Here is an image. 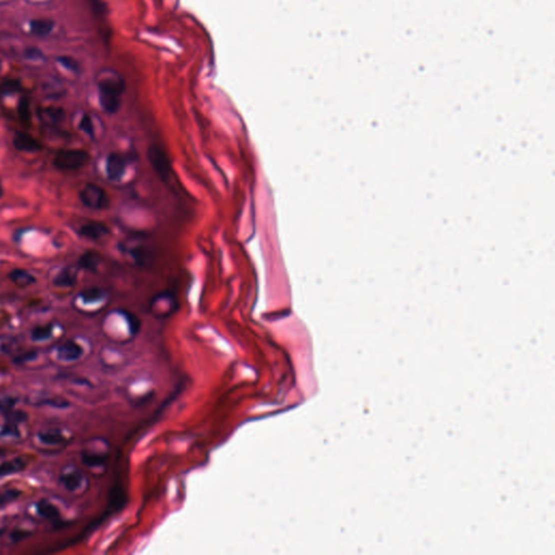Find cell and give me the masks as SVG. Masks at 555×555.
Wrapping results in <instances>:
<instances>
[{
	"label": "cell",
	"mask_w": 555,
	"mask_h": 555,
	"mask_svg": "<svg viewBox=\"0 0 555 555\" xmlns=\"http://www.w3.org/2000/svg\"><path fill=\"white\" fill-rule=\"evenodd\" d=\"M127 167L126 157L117 152H112L106 157L105 171L106 176L112 181H118L125 175Z\"/></svg>",
	"instance_id": "obj_5"
},
{
	"label": "cell",
	"mask_w": 555,
	"mask_h": 555,
	"mask_svg": "<svg viewBox=\"0 0 555 555\" xmlns=\"http://www.w3.org/2000/svg\"><path fill=\"white\" fill-rule=\"evenodd\" d=\"M82 480H84V476L79 471L76 470L65 472L64 474L60 476V483L68 491L77 490L80 487Z\"/></svg>",
	"instance_id": "obj_16"
},
{
	"label": "cell",
	"mask_w": 555,
	"mask_h": 555,
	"mask_svg": "<svg viewBox=\"0 0 555 555\" xmlns=\"http://www.w3.org/2000/svg\"><path fill=\"white\" fill-rule=\"evenodd\" d=\"M36 406H50L53 408H59V409H64L68 406H71L69 401L65 398L59 397V396H52V397H42L38 399V403H35Z\"/></svg>",
	"instance_id": "obj_22"
},
{
	"label": "cell",
	"mask_w": 555,
	"mask_h": 555,
	"mask_svg": "<svg viewBox=\"0 0 555 555\" xmlns=\"http://www.w3.org/2000/svg\"><path fill=\"white\" fill-rule=\"evenodd\" d=\"M22 494V490L17 488H9L0 491V509L5 508L12 502L16 501L18 498H21Z\"/></svg>",
	"instance_id": "obj_21"
},
{
	"label": "cell",
	"mask_w": 555,
	"mask_h": 555,
	"mask_svg": "<svg viewBox=\"0 0 555 555\" xmlns=\"http://www.w3.org/2000/svg\"><path fill=\"white\" fill-rule=\"evenodd\" d=\"M79 200L82 205L91 209H105L110 206V197L103 188L95 183H87L79 191Z\"/></svg>",
	"instance_id": "obj_3"
},
{
	"label": "cell",
	"mask_w": 555,
	"mask_h": 555,
	"mask_svg": "<svg viewBox=\"0 0 555 555\" xmlns=\"http://www.w3.org/2000/svg\"><path fill=\"white\" fill-rule=\"evenodd\" d=\"M148 159L159 179L163 181L169 180L171 175V165L165 151L158 145L152 144L148 149Z\"/></svg>",
	"instance_id": "obj_4"
},
{
	"label": "cell",
	"mask_w": 555,
	"mask_h": 555,
	"mask_svg": "<svg viewBox=\"0 0 555 555\" xmlns=\"http://www.w3.org/2000/svg\"><path fill=\"white\" fill-rule=\"evenodd\" d=\"M77 271L74 267H65L53 279V285L58 288H73L77 283Z\"/></svg>",
	"instance_id": "obj_11"
},
{
	"label": "cell",
	"mask_w": 555,
	"mask_h": 555,
	"mask_svg": "<svg viewBox=\"0 0 555 555\" xmlns=\"http://www.w3.org/2000/svg\"><path fill=\"white\" fill-rule=\"evenodd\" d=\"M81 461L88 468H103L107 462V455L92 450H84L81 452Z\"/></svg>",
	"instance_id": "obj_15"
},
{
	"label": "cell",
	"mask_w": 555,
	"mask_h": 555,
	"mask_svg": "<svg viewBox=\"0 0 555 555\" xmlns=\"http://www.w3.org/2000/svg\"><path fill=\"white\" fill-rule=\"evenodd\" d=\"M37 356V352H34V350H30V352H26L24 354L21 355H17L14 357L13 362L15 365H24V363H26L30 360H33L36 358Z\"/></svg>",
	"instance_id": "obj_31"
},
{
	"label": "cell",
	"mask_w": 555,
	"mask_h": 555,
	"mask_svg": "<svg viewBox=\"0 0 555 555\" xmlns=\"http://www.w3.org/2000/svg\"><path fill=\"white\" fill-rule=\"evenodd\" d=\"M78 128L82 132H85L87 136L93 138V136H94V126H93L91 117L89 116L88 114H84L82 117L80 118L79 124H78Z\"/></svg>",
	"instance_id": "obj_28"
},
{
	"label": "cell",
	"mask_w": 555,
	"mask_h": 555,
	"mask_svg": "<svg viewBox=\"0 0 555 555\" xmlns=\"http://www.w3.org/2000/svg\"><path fill=\"white\" fill-rule=\"evenodd\" d=\"M22 86L20 80L7 79L0 84V95H9L21 91Z\"/></svg>",
	"instance_id": "obj_24"
},
{
	"label": "cell",
	"mask_w": 555,
	"mask_h": 555,
	"mask_svg": "<svg viewBox=\"0 0 555 555\" xmlns=\"http://www.w3.org/2000/svg\"><path fill=\"white\" fill-rule=\"evenodd\" d=\"M36 510L37 513L39 514L42 519H46L51 522H56L60 520L61 512L59 508L56 507L53 502H51L48 499H40L36 503Z\"/></svg>",
	"instance_id": "obj_10"
},
{
	"label": "cell",
	"mask_w": 555,
	"mask_h": 555,
	"mask_svg": "<svg viewBox=\"0 0 555 555\" xmlns=\"http://www.w3.org/2000/svg\"><path fill=\"white\" fill-rule=\"evenodd\" d=\"M2 195H3V186H2L1 179H0V199H1Z\"/></svg>",
	"instance_id": "obj_34"
},
{
	"label": "cell",
	"mask_w": 555,
	"mask_h": 555,
	"mask_svg": "<svg viewBox=\"0 0 555 555\" xmlns=\"http://www.w3.org/2000/svg\"><path fill=\"white\" fill-rule=\"evenodd\" d=\"M79 297L84 303L87 304L95 303V302H99L100 299L103 297V291L99 288H95V286H92V288L82 290L79 293Z\"/></svg>",
	"instance_id": "obj_23"
},
{
	"label": "cell",
	"mask_w": 555,
	"mask_h": 555,
	"mask_svg": "<svg viewBox=\"0 0 555 555\" xmlns=\"http://www.w3.org/2000/svg\"><path fill=\"white\" fill-rule=\"evenodd\" d=\"M53 28H54V21L51 20V18H46V17L33 18V20L29 22V29L31 31V34H34L35 36H39V37L48 36L51 31L53 30Z\"/></svg>",
	"instance_id": "obj_13"
},
{
	"label": "cell",
	"mask_w": 555,
	"mask_h": 555,
	"mask_svg": "<svg viewBox=\"0 0 555 555\" xmlns=\"http://www.w3.org/2000/svg\"><path fill=\"white\" fill-rule=\"evenodd\" d=\"M53 332V325L52 324H44V325H38L31 330L30 337L31 340L35 342H42L50 339Z\"/></svg>",
	"instance_id": "obj_19"
},
{
	"label": "cell",
	"mask_w": 555,
	"mask_h": 555,
	"mask_svg": "<svg viewBox=\"0 0 555 555\" xmlns=\"http://www.w3.org/2000/svg\"><path fill=\"white\" fill-rule=\"evenodd\" d=\"M90 154L86 150H61L55 154L52 164L59 170H77L88 164Z\"/></svg>",
	"instance_id": "obj_2"
},
{
	"label": "cell",
	"mask_w": 555,
	"mask_h": 555,
	"mask_svg": "<svg viewBox=\"0 0 555 555\" xmlns=\"http://www.w3.org/2000/svg\"><path fill=\"white\" fill-rule=\"evenodd\" d=\"M17 115L21 122L28 126L31 120V113H30V105L29 100L27 97H22L17 103Z\"/></svg>",
	"instance_id": "obj_20"
},
{
	"label": "cell",
	"mask_w": 555,
	"mask_h": 555,
	"mask_svg": "<svg viewBox=\"0 0 555 555\" xmlns=\"http://www.w3.org/2000/svg\"><path fill=\"white\" fill-rule=\"evenodd\" d=\"M28 465V460L26 457L20 456L15 457L10 460L3 461L0 463V477H5L8 475H13L16 473H21L25 471Z\"/></svg>",
	"instance_id": "obj_9"
},
{
	"label": "cell",
	"mask_w": 555,
	"mask_h": 555,
	"mask_svg": "<svg viewBox=\"0 0 555 555\" xmlns=\"http://www.w3.org/2000/svg\"><path fill=\"white\" fill-rule=\"evenodd\" d=\"M99 101L101 107L108 114L118 111L124 92V81L114 72H103L98 79Z\"/></svg>",
	"instance_id": "obj_1"
},
{
	"label": "cell",
	"mask_w": 555,
	"mask_h": 555,
	"mask_svg": "<svg viewBox=\"0 0 555 555\" xmlns=\"http://www.w3.org/2000/svg\"><path fill=\"white\" fill-rule=\"evenodd\" d=\"M4 419H5V422H12V423H15V424H20L25 422V421H27L28 416L26 412H24L22 410H14L12 409L9 412L4 413Z\"/></svg>",
	"instance_id": "obj_25"
},
{
	"label": "cell",
	"mask_w": 555,
	"mask_h": 555,
	"mask_svg": "<svg viewBox=\"0 0 555 555\" xmlns=\"http://www.w3.org/2000/svg\"><path fill=\"white\" fill-rule=\"evenodd\" d=\"M7 454H8L7 449L3 448V447H0V458H3Z\"/></svg>",
	"instance_id": "obj_33"
},
{
	"label": "cell",
	"mask_w": 555,
	"mask_h": 555,
	"mask_svg": "<svg viewBox=\"0 0 555 555\" xmlns=\"http://www.w3.org/2000/svg\"><path fill=\"white\" fill-rule=\"evenodd\" d=\"M4 533H5V528L0 527V538H1V537H2V536L4 535Z\"/></svg>",
	"instance_id": "obj_35"
},
{
	"label": "cell",
	"mask_w": 555,
	"mask_h": 555,
	"mask_svg": "<svg viewBox=\"0 0 555 555\" xmlns=\"http://www.w3.org/2000/svg\"><path fill=\"white\" fill-rule=\"evenodd\" d=\"M78 233L82 238L97 241L110 233V229H108L104 224H102V222L91 221V222H88V224L82 225L79 228Z\"/></svg>",
	"instance_id": "obj_8"
},
{
	"label": "cell",
	"mask_w": 555,
	"mask_h": 555,
	"mask_svg": "<svg viewBox=\"0 0 555 555\" xmlns=\"http://www.w3.org/2000/svg\"><path fill=\"white\" fill-rule=\"evenodd\" d=\"M82 355H84V348L74 340H68L64 342L58 348V358L62 361H76L80 359Z\"/></svg>",
	"instance_id": "obj_7"
},
{
	"label": "cell",
	"mask_w": 555,
	"mask_h": 555,
	"mask_svg": "<svg viewBox=\"0 0 555 555\" xmlns=\"http://www.w3.org/2000/svg\"><path fill=\"white\" fill-rule=\"evenodd\" d=\"M17 404V398L14 396H1L0 397V413H7L14 409Z\"/></svg>",
	"instance_id": "obj_29"
},
{
	"label": "cell",
	"mask_w": 555,
	"mask_h": 555,
	"mask_svg": "<svg viewBox=\"0 0 555 555\" xmlns=\"http://www.w3.org/2000/svg\"><path fill=\"white\" fill-rule=\"evenodd\" d=\"M12 144L18 152L35 153L42 149V144L26 131H16L12 139Z\"/></svg>",
	"instance_id": "obj_6"
},
{
	"label": "cell",
	"mask_w": 555,
	"mask_h": 555,
	"mask_svg": "<svg viewBox=\"0 0 555 555\" xmlns=\"http://www.w3.org/2000/svg\"><path fill=\"white\" fill-rule=\"evenodd\" d=\"M58 62L60 64L66 68L67 71H71L73 73H78L79 72V63L78 61L74 59L73 56H69V55H61L58 56Z\"/></svg>",
	"instance_id": "obj_26"
},
{
	"label": "cell",
	"mask_w": 555,
	"mask_h": 555,
	"mask_svg": "<svg viewBox=\"0 0 555 555\" xmlns=\"http://www.w3.org/2000/svg\"><path fill=\"white\" fill-rule=\"evenodd\" d=\"M8 277L12 282L20 286V288H26V286L36 283V278L28 270L23 269V268H14L9 272Z\"/></svg>",
	"instance_id": "obj_12"
},
{
	"label": "cell",
	"mask_w": 555,
	"mask_h": 555,
	"mask_svg": "<svg viewBox=\"0 0 555 555\" xmlns=\"http://www.w3.org/2000/svg\"><path fill=\"white\" fill-rule=\"evenodd\" d=\"M30 535H31L30 532L23 531V529H15V531L11 532V534H10V539H11L12 542H14V544H16V542H21V541H23V540H25V539H27Z\"/></svg>",
	"instance_id": "obj_32"
},
{
	"label": "cell",
	"mask_w": 555,
	"mask_h": 555,
	"mask_svg": "<svg viewBox=\"0 0 555 555\" xmlns=\"http://www.w3.org/2000/svg\"><path fill=\"white\" fill-rule=\"evenodd\" d=\"M101 261L100 254L94 251H87L78 259V266L82 269L94 272Z\"/></svg>",
	"instance_id": "obj_17"
},
{
	"label": "cell",
	"mask_w": 555,
	"mask_h": 555,
	"mask_svg": "<svg viewBox=\"0 0 555 555\" xmlns=\"http://www.w3.org/2000/svg\"><path fill=\"white\" fill-rule=\"evenodd\" d=\"M21 432L18 429V424L12 423V422H5L1 430H0V437H13L17 438L20 437Z\"/></svg>",
	"instance_id": "obj_27"
},
{
	"label": "cell",
	"mask_w": 555,
	"mask_h": 555,
	"mask_svg": "<svg viewBox=\"0 0 555 555\" xmlns=\"http://www.w3.org/2000/svg\"><path fill=\"white\" fill-rule=\"evenodd\" d=\"M64 116H65V113L61 107L49 106V107H44L41 111V118L43 119L44 123H47L49 125H56L61 123L62 120L64 119Z\"/></svg>",
	"instance_id": "obj_18"
},
{
	"label": "cell",
	"mask_w": 555,
	"mask_h": 555,
	"mask_svg": "<svg viewBox=\"0 0 555 555\" xmlns=\"http://www.w3.org/2000/svg\"><path fill=\"white\" fill-rule=\"evenodd\" d=\"M24 55L25 58L27 60H31V61H38V60H43L44 59V54L41 50H39L36 47H29L26 50L24 51Z\"/></svg>",
	"instance_id": "obj_30"
},
{
	"label": "cell",
	"mask_w": 555,
	"mask_h": 555,
	"mask_svg": "<svg viewBox=\"0 0 555 555\" xmlns=\"http://www.w3.org/2000/svg\"><path fill=\"white\" fill-rule=\"evenodd\" d=\"M37 438L39 439L40 443L49 446L61 445L66 442V437L64 436V434H63V432L59 429H49V430L40 431L37 434Z\"/></svg>",
	"instance_id": "obj_14"
}]
</instances>
